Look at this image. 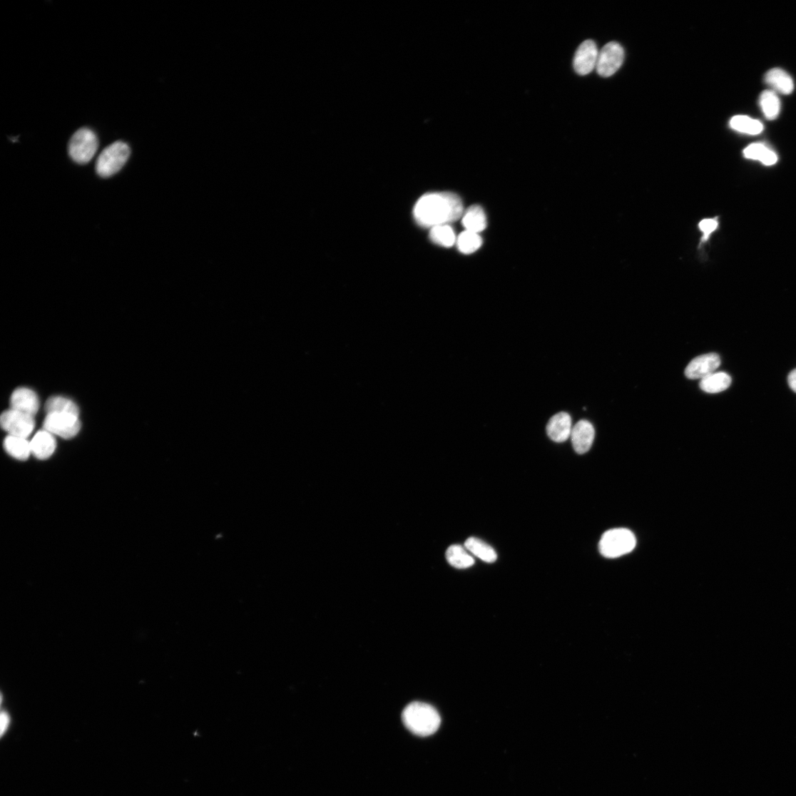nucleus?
Here are the masks:
<instances>
[{
    "label": "nucleus",
    "instance_id": "4",
    "mask_svg": "<svg viewBox=\"0 0 796 796\" xmlns=\"http://www.w3.org/2000/svg\"><path fill=\"white\" fill-rule=\"evenodd\" d=\"M130 148L127 143L117 141L107 146L99 155L96 163L98 174L107 178L120 171L130 156Z\"/></svg>",
    "mask_w": 796,
    "mask_h": 796
},
{
    "label": "nucleus",
    "instance_id": "12",
    "mask_svg": "<svg viewBox=\"0 0 796 796\" xmlns=\"http://www.w3.org/2000/svg\"><path fill=\"white\" fill-rule=\"evenodd\" d=\"M595 437V430L588 420L582 419L573 427L571 439L575 451L579 454L587 453L591 448Z\"/></svg>",
    "mask_w": 796,
    "mask_h": 796
},
{
    "label": "nucleus",
    "instance_id": "18",
    "mask_svg": "<svg viewBox=\"0 0 796 796\" xmlns=\"http://www.w3.org/2000/svg\"><path fill=\"white\" fill-rule=\"evenodd\" d=\"M731 384V376L725 372H719L701 379L700 387L705 392L715 394L726 390Z\"/></svg>",
    "mask_w": 796,
    "mask_h": 796
},
{
    "label": "nucleus",
    "instance_id": "6",
    "mask_svg": "<svg viewBox=\"0 0 796 796\" xmlns=\"http://www.w3.org/2000/svg\"><path fill=\"white\" fill-rule=\"evenodd\" d=\"M81 427L78 417L70 414H47L44 422V430L63 439H71L76 436Z\"/></svg>",
    "mask_w": 796,
    "mask_h": 796
},
{
    "label": "nucleus",
    "instance_id": "23",
    "mask_svg": "<svg viewBox=\"0 0 796 796\" xmlns=\"http://www.w3.org/2000/svg\"><path fill=\"white\" fill-rule=\"evenodd\" d=\"M729 124L733 129L750 136L759 135L764 129L760 121L745 116L733 117Z\"/></svg>",
    "mask_w": 796,
    "mask_h": 796
},
{
    "label": "nucleus",
    "instance_id": "28",
    "mask_svg": "<svg viewBox=\"0 0 796 796\" xmlns=\"http://www.w3.org/2000/svg\"><path fill=\"white\" fill-rule=\"evenodd\" d=\"M10 724V717L8 713L3 712L1 714V735H4Z\"/></svg>",
    "mask_w": 796,
    "mask_h": 796
},
{
    "label": "nucleus",
    "instance_id": "25",
    "mask_svg": "<svg viewBox=\"0 0 796 796\" xmlns=\"http://www.w3.org/2000/svg\"><path fill=\"white\" fill-rule=\"evenodd\" d=\"M430 238L441 247L451 248L456 242L454 231L449 225H441L431 229Z\"/></svg>",
    "mask_w": 796,
    "mask_h": 796
},
{
    "label": "nucleus",
    "instance_id": "16",
    "mask_svg": "<svg viewBox=\"0 0 796 796\" xmlns=\"http://www.w3.org/2000/svg\"><path fill=\"white\" fill-rule=\"evenodd\" d=\"M4 449L12 457L26 460L31 453V442L27 438L9 435L4 440Z\"/></svg>",
    "mask_w": 796,
    "mask_h": 796
},
{
    "label": "nucleus",
    "instance_id": "7",
    "mask_svg": "<svg viewBox=\"0 0 796 796\" xmlns=\"http://www.w3.org/2000/svg\"><path fill=\"white\" fill-rule=\"evenodd\" d=\"M625 58V51L621 44L611 41L606 44L599 53L596 66L597 73L602 77H610L621 68Z\"/></svg>",
    "mask_w": 796,
    "mask_h": 796
},
{
    "label": "nucleus",
    "instance_id": "20",
    "mask_svg": "<svg viewBox=\"0 0 796 796\" xmlns=\"http://www.w3.org/2000/svg\"><path fill=\"white\" fill-rule=\"evenodd\" d=\"M464 547L484 562L492 563L497 560V554L494 548L479 539L469 538L464 543Z\"/></svg>",
    "mask_w": 796,
    "mask_h": 796
},
{
    "label": "nucleus",
    "instance_id": "5",
    "mask_svg": "<svg viewBox=\"0 0 796 796\" xmlns=\"http://www.w3.org/2000/svg\"><path fill=\"white\" fill-rule=\"evenodd\" d=\"M98 145V137L93 130L88 128H80L70 141L68 147L70 156L78 164H86L94 158Z\"/></svg>",
    "mask_w": 796,
    "mask_h": 796
},
{
    "label": "nucleus",
    "instance_id": "22",
    "mask_svg": "<svg viewBox=\"0 0 796 796\" xmlns=\"http://www.w3.org/2000/svg\"><path fill=\"white\" fill-rule=\"evenodd\" d=\"M760 105L765 117L770 121L775 120L780 113V101L775 92L764 91L760 97Z\"/></svg>",
    "mask_w": 796,
    "mask_h": 796
},
{
    "label": "nucleus",
    "instance_id": "15",
    "mask_svg": "<svg viewBox=\"0 0 796 796\" xmlns=\"http://www.w3.org/2000/svg\"><path fill=\"white\" fill-rule=\"evenodd\" d=\"M765 82L774 91L783 95H790L794 90L792 78L787 73L780 68L769 71L765 76Z\"/></svg>",
    "mask_w": 796,
    "mask_h": 796
},
{
    "label": "nucleus",
    "instance_id": "10",
    "mask_svg": "<svg viewBox=\"0 0 796 796\" xmlns=\"http://www.w3.org/2000/svg\"><path fill=\"white\" fill-rule=\"evenodd\" d=\"M721 360L717 353L704 354L695 358L685 369V374L690 379H703L714 373L720 366Z\"/></svg>",
    "mask_w": 796,
    "mask_h": 796
},
{
    "label": "nucleus",
    "instance_id": "13",
    "mask_svg": "<svg viewBox=\"0 0 796 796\" xmlns=\"http://www.w3.org/2000/svg\"><path fill=\"white\" fill-rule=\"evenodd\" d=\"M572 429L571 416L566 412H560L549 419L546 432L552 441L563 442L571 437Z\"/></svg>",
    "mask_w": 796,
    "mask_h": 796
},
{
    "label": "nucleus",
    "instance_id": "26",
    "mask_svg": "<svg viewBox=\"0 0 796 796\" xmlns=\"http://www.w3.org/2000/svg\"><path fill=\"white\" fill-rule=\"evenodd\" d=\"M456 243L461 252L471 254L481 248L482 239L478 233L466 230L459 235Z\"/></svg>",
    "mask_w": 796,
    "mask_h": 796
},
{
    "label": "nucleus",
    "instance_id": "9",
    "mask_svg": "<svg viewBox=\"0 0 796 796\" xmlns=\"http://www.w3.org/2000/svg\"><path fill=\"white\" fill-rule=\"evenodd\" d=\"M599 53L593 41H583L574 55L573 66L575 72L580 76L591 73L596 69Z\"/></svg>",
    "mask_w": 796,
    "mask_h": 796
},
{
    "label": "nucleus",
    "instance_id": "8",
    "mask_svg": "<svg viewBox=\"0 0 796 796\" xmlns=\"http://www.w3.org/2000/svg\"><path fill=\"white\" fill-rule=\"evenodd\" d=\"M0 423L9 435L28 438L35 427L34 417L10 409L4 412Z\"/></svg>",
    "mask_w": 796,
    "mask_h": 796
},
{
    "label": "nucleus",
    "instance_id": "19",
    "mask_svg": "<svg viewBox=\"0 0 796 796\" xmlns=\"http://www.w3.org/2000/svg\"><path fill=\"white\" fill-rule=\"evenodd\" d=\"M462 225L466 230L478 233L486 227V218L483 209L471 206L462 215Z\"/></svg>",
    "mask_w": 796,
    "mask_h": 796
},
{
    "label": "nucleus",
    "instance_id": "24",
    "mask_svg": "<svg viewBox=\"0 0 796 796\" xmlns=\"http://www.w3.org/2000/svg\"><path fill=\"white\" fill-rule=\"evenodd\" d=\"M44 408H46L47 414H70L78 417L79 415V409L77 405L72 401L68 399V398L63 397H52L49 398Z\"/></svg>",
    "mask_w": 796,
    "mask_h": 796
},
{
    "label": "nucleus",
    "instance_id": "29",
    "mask_svg": "<svg viewBox=\"0 0 796 796\" xmlns=\"http://www.w3.org/2000/svg\"><path fill=\"white\" fill-rule=\"evenodd\" d=\"M787 381L790 389L796 393V369L790 372Z\"/></svg>",
    "mask_w": 796,
    "mask_h": 796
},
{
    "label": "nucleus",
    "instance_id": "17",
    "mask_svg": "<svg viewBox=\"0 0 796 796\" xmlns=\"http://www.w3.org/2000/svg\"><path fill=\"white\" fill-rule=\"evenodd\" d=\"M744 157L758 160L765 165H772L778 161L777 155L763 143H753L743 150Z\"/></svg>",
    "mask_w": 796,
    "mask_h": 796
},
{
    "label": "nucleus",
    "instance_id": "1",
    "mask_svg": "<svg viewBox=\"0 0 796 796\" xmlns=\"http://www.w3.org/2000/svg\"><path fill=\"white\" fill-rule=\"evenodd\" d=\"M463 215L460 198L449 192L426 194L419 199L414 209V217L419 226L433 228L449 225Z\"/></svg>",
    "mask_w": 796,
    "mask_h": 796
},
{
    "label": "nucleus",
    "instance_id": "11",
    "mask_svg": "<svg viewBox=\"0 0 796 796\" xmlns=\"http://www.w3.org/2000/svg\"><path fill=\"white\" fill-rule=\"evenodd\" d=\"M10 405L13 410L34 417L39 409V400L35 392L21 387L12 393Z\"/></svg>",
    "mask_w": 796,
    "mask_h": 796
},
{
    "label": "nucleus",
    "instance_id": "3",
    "mask_svg": "<svg viewBox=\"0 0 796 796\" xmlns=\"http://www.w3.org/2000/svg\"><path fill=\"white\" fill-rule=\"evenodd\" d=\"M636 546V539L631 530L616 528L603 534L599 543V550L606 558H617L628 554Z\"/></svg>",
    "mask_w": 796,
    "mask_h": 796
},
{
    "label": "nucleus",
    "instance_id": "14",
    "mask_svg": "<svg viewBox=\"0 0 796 796\" xmlns=\"http://www.w3.org/2000/svg\"><path fill=\"white\" fill-rule=\"evenodd\" d=\"M30 442L31 453L39 459L50 458L56 449L55 436L44 429L38 432Z\"/></svg>",
    "mask_w": 796,
    "mask_h": 796
},
{
    "label": "nucleus",
    "instance_id": "21",
    "mask_svg": "<svg viewBox=\"0 0 796 796\" xmlns=\"http://www.w3.org/2000/svg\"><path fill=\"white\" fill-rule=\"evenodd\" d=\"M446 557L451 566L459 569L470 568L475 563L470 552L466 547L459 545L450 546L447 551Z\"/></svg>",
    "mask_w": 796,
    "mask_h": 796
},
{
    "label": "nucleus",
    "instance_id": "27",
    "mask_svg": "<svg viewBox=\"0 0 796 796\" xmlns=\"http://www.w3.org/2000/svg\"><path fill=\"white\" fill-rule=\"evenodd\" d=\"M718 218H704L700 221L698 228L702 235L700 240L699 250H702L705 243L709 241L711 235L718 230Z\"/></svg>",
    "mask_w": 796,
    "mask_h": 796
},
{
    "label": "nucleus",
    "instance_id": "2",
    "mask_svg": "<svg viewBox=\"0 0 796 796\" xmlns=\"http://www.w3.org/2000/svg\"><path fill=\"white\" fill-rule=\"evenodd\" d=\"M403 723L412 733L428 737L437 733L441 718L433 706L422 702L409 704L402 714Z\"/></svg>",
    "mask_w": 796,
    "mask_h": 796
}]
</instances>
